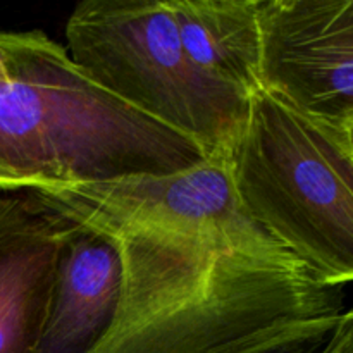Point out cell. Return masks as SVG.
<instances>
[{
    "label": "cell",
    "instance_id": "6da1fadb",
    "mask_svg": "<svg viewBox=\"0 0 353 353\" xmlns=\"http://www.w3.org/2000/svg\"><path fill=\"white\" fill-rule=\"evenodd\" d=\"M123 261L116 317L86 353H319L343 290L272 257L154 228L79 221Z\"/></svg>",
    "mask_w": 353,
    "mask_h": 353
},
{
    "label": "cell",
    "instance_id": "7a4b0ae2",
    "mask_svg": "<svg viewBox=\"0 0 353 353\" xmlns=\"http://www.w3.org/2000/svg\"><path fill=\"white\" fill-rule=\"evenodd\" d=\"M0 188H65L195 168L193 138L93 81L43 31H0Z\"/></svg>",
    "mask_w": 353,
    "mask_h": 353
},
{
    "label": "cell",
    "instance_id": "3957f363",
    "mask_svg": "<svg viewBox=\"0 0 353 353\" xmlns=\"http://www.w3.org/2000/svg\"><path fill=\"white\" fill-rule=\"evenodd\" d=\"M231 178L252 219L331 286L353 283V138L285 97H248L228 145Z\"/></svg>",
    "mask_w": 353,
    "mask_h": 353
},
{
    "label": "cell",
    "instance_id": "277c9868",
    "mask_svg": "<svg viewBox=\"0 0 353 353\" xmlns=\"http://www.w3.org/2000/svg\"><path fill=\"white\" fill-rule=\"evenodd\" d=\"M65 40L93 81L209 155L228 148L247 116L250 95L190 61L169 0H85L65 23Z\"/></svg>",
    "mask_w": 353,
    "mask_h": 353
},
{
    "label": "cell",
    "instance_id": "5b68a950",
    "mask_svg": "<svg viewBox=\"0 0 353 353\" xmlns=\"http://www.w3.org/2000/svg\"><path fill=\"white\" fill-rule=\"evenodd\" d=\"M30 196L71 223L112 221L219 241L257 255H293L243 207L231 178L228 148L171 174L31 190Z\"/></svg>",
    "mask_w": 353,
    "mask_h": 353
},
{
    "label": "cell",
    "instance_id": "8992f818",
    "mask_svg": "<svg viewBox=\"0 0 353 353\" xmlns=\"http://www.w3.org/2000/svg\"><path fill=\"white\" fill-rule=\"evenodd\" d=\"M262 88L353 124V0H261Z\"/></svg>",
    "mask_w": 353,
    "mask_h": 353
},
{
    "label": "cell",
    "instance_id": "52a82bcc",
    "mask_svg": "<svg viewBox=\"0 0 353 353\" xmlns=\"http://www.w3.org/2000/svg\"><path fill=\"white\" fill-rule=\"evenodd\" d=\"M72 223L31 199H0V353H40Z\"/></svg>",
    "mask_w": 353,
    "mask_h": 353
},
{
    "label": "cell",
    "instance_id": "ba28073f",
    "mask_svg": "<svg viewBox=\"0 0 353 353\" xmlns=\"http://www.w3.org/2000/svg\"><path fill=\"white\" fill-rule=\"evenodd\" d=\"M123 261L109 234L72 223L59 265L40 353H86L112 324Z\"/></svg>",
    "mask_w": 353,
    "mask_h": 353
},
{
    "label": "cell",
    "instance_id": "9c48e42d",
    "mask_svg": "<svg viewBox=\"0 0 353 353\" xmlns=\"http://www.w3.org/2000/svg\"><path fill=\"white\" fill-rule=\"evenodd\" d=\"M190 61L252 95L262 88L261 0H169Z\"/></svg>",
    "mask_w": 353,
    "mask_h": 353
},
{
    "label": "cell",
    "instance_id": "30bf717a",
    "mask_svg": "<svg viewBox=\"0 0 353 353\" xmlns=\"http://www.w3.org/2000/svg\"><path fill=\"white\" fill-rule=\"evenodd\" d=\"M319 353H353V307L343 310Z\"/></svg>",
    "mask_w": 353,
    "mask_h": 353
},
{
    "label": "cell",
    "instance_id": "8fae6325",
    "mask_svg": "<svg viewBox=\"0 0 353 353\" xmlns=\"http://www.w3.org/2000/svg\"><path fill=\"white\" fill-rule=\"evenodd\" d=\"M7 76H9V68H7V59L6 54H3V48L2 45H0V81L6 79Z\"/></svg>",
    "mask_w": 353,
    "mask_h": 353
},
{
    "label": "cell",
    "instance_id": "7c38bea8",
    "mask_svg": "<svg viewBox=\"0 0 353 353\" xmlns=\"http://www.w3.org/2000/svg\"><path fill=\"white\" fill-rule=\"evenodd\" d=\"M350 133H352V138H353V124L350 126Z\"/></svg>",
    "mask_w": 353,
    "mask_h": 353
}]
</instances>
